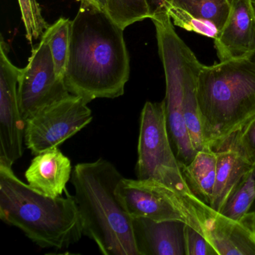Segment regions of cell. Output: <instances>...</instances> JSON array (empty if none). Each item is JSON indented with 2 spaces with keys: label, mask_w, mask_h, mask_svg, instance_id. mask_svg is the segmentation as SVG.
Returning a JSON list of instances; mask_svg holds the SVG:
<instances>
[{
  "label": "cell",
  "mask_w": 255,
  "mask_h": 255,
  "mask_svg": "<svg viewBox=\"0 0 255 255\" xmlns=\"http://www.w3.org/2000/svg\"><path fill=\"white\" fill-rule=\"evenodd\" d=\"M129 72L124 29L104 10L81 3L72 20L65 74L70 93L88 104L119 98L125 93Z\"/></svg>",
  "instance_id": "cell-1"
},
{
  "label": "cell",
  "mask_w": 255,
  "mask_h": 255,
  "mask_svg": "<svg viewBox=\"0 0 255 255\" xmlns=\"http://www.w3.org/2000/svg\"><path fill=\"white\" fill-rule=\"evenodd\" d=\"M123 177L112 162L102 158L73 168L71 180L82 233L104 255H138L132 219L116 193Z\"/></svg>",
  "instance_id": "cell-2"
},
{
  "label": "cell",
  "mask_w": 255,
  "mask_h": 255,
  "mask_svg": "<svg viewBox=\"0 0 255 255\" xmlns=\"http://www.w3.org/2000/svg\"><path fill=\"white\" fill-rule=\"evenodd\" d=\"M0 219L42 249L62 250L83 235L74 196H45L19 179L12 167L1 164Z\"/></svg>",
  "instance_id": "cell-3"
},
{
  "label": "cell",
  "mask_w": 255,
  "mask_h": 255,
  "mask_svg": "<svg viewBox=\"0 0 255 255\" xmlns=\"http://www.w3.org/2000/svg\"><path fill=\"white\" fill-rule=\"evenodd\" d=\"M198 101L205 145L219 151L255 116V63L250 59L203 65Z\"/></svg>",
  "instance_id": "cell-4"
},
{
  "label": "cell",
  "mask_w": 255,
  "mask_h": 255,
  "mask_svg": "<svg viewBox=\"0 0 255 255\" xmlns=\"http://www.w3.org/2000/svg\"><path fill=\"white\" fill-rule=\"evenodd\" d=\"M135 174L137 178L153 180L172 192L188 225L203 234L216 211L197 198L186 183L170 141L163 101H147L141 110Z\"/></svg>",
  "instance_id": "cell-5"
},
{
  "label": "cell",
  "mask_w": 255,
  "mask_h": 255,
  "mask_svg": "<svg viewBox=\"0 0 255 255\" xmlns=\"http://www.w3.org/2000/svg\"><path fill=\"white\" fill-rule=\"evenodd\" d=\"M150 20L156 29L159 57L165 76V119L170 141L180 165L194 159L196 150L189 136L183 113V86L186 68L195 53L180 38L165 9L158 10Z\"/></svg>",
  "instance_id": "cell-6"
},
{
  "label": "cell",
  "mask_w": 255,
  "mask_h": 255,
  "mask_svg": "<svg viewBox=\"0 0 255 255\" xmlns=\"http://www.w3.org/2000/svg\"><path fill=\"white\" fill-rule=\"evenodd\" d=\"M81 97L71 95L26 121L25 144L33 155L58 147L92 122V110Z\"/></svg>",
  "instance_id": "cell-7"
},
{
  "label": "cell",
  "mask_w": 255,
  "mask_h": 255,
  "mask_svg": "<svg viewBox=\"0 0 255 255\" xmlns=\"http://www.w3.org/2000/svg\"><path fill=\"white\" fill-rule=\"evenodd\" d=\"M23 68L18 87L19 107L25 121L50 104L71 95L65 80L55 71L50 47L44 36Z\"/></svg>",
  "instance_id": "cell-8"
},
{
  "label": "cell",
  "mask_w": 255,
  "mask_h": 255,
  "mask_svg": "<svg viewBox=\"0 0 255 255\" xmlns=\"http://www.w3.org/2000/svg\"><path fill=\"white\" fill-rule=\"evenodd\" d=\"M8 44L0 41V164L12 167L23 156L26 121L19 107V80L23 68L8 58Z\"/></svg>",
  "instance_id": "cell-9"
},
{
  "label": "cell",
  "mask_w": 255,
  "mask_h": 255,
  "mask_svg": "<svg viewBox=\"0 0 255 255\" xmlns=\"http://www.w3.org/2000/svg\"><path fill=\"white\" fill-rule=\"evenodd\" d=\"M116 193L122 207L132 219L180 220L187 224L174 194L153 180L123 177L116 188Z\"/></svg>",
  "instance_id": "cell-10"
},
{
  "label": "cell",
  "mask_w": 255,
  "mask_h": 255,
  "mask_svg": "<svg viewBox=\"0 0 255 255\" xmlns=\"http://www.w3.org/2000/svg\"><path fill=\"white\" fill-rule=\"evenodd\" d=\"M229 17L214 39L220 62L249 59L255 51V13L252 0H231Z\"/></svg>",
  "instance_id": "cell-11"
},
{
  "label": "cell",
  "mask_w": 255,
  "mask_h": 255,
  "mask_svg": "<svg viewBox=\"0 0 255 255\" xmlns=\"http://www.w3.org/2000/svg\"><path fill=\"white\" fill-rule=\"evenodd\" d=\"M180 220L132 219V230L138 255H186L184 227Z\"/></svg>",
  "instance_id": "cell-12"
},
{
  "label": "cell",
  "mask_w": 255,
  "mask_h": 255,
  "mask_svg": "<svg viewBox=\"0 0 255 255\" xmlns=\"http://www.w3.org/2000/svg\"><path fill=\"white\" fill-rule=\"evenodd\" d=\"M203 235L219 255H255V212H249L240 221L232 220L217 212Z\"/></svg>",
  "instance_id": "cell-13"
},
{
  "label": "cell",
  "mask_w": 255,
  "mask_h": 255,
  "mask_svg": "<svg viewBox=\"0 0 255 255\" xmlns=\"http://www.w3.org/2000/svg\"><path fill=\"white\" fill-rule=\"evenodd\" d=\"M69 158L59 147L35 155L25 173L27 184L42 195L51 198L62 196L72 175Z\"/></svg>",
  "instance_id": "cell-14"
},
{
  "label": "cell",
  "mask_w": 255,
  "mask_h": 255,
  "mask_svg": "<svg viewBox=\"0 0 255 255\" xmlns=\"http://www.w3.org/2000/svg\"><path fill=\"white\" fill-rule=\"evenodd\" d=\"M217 152L216 184L210 207L219 212L253 164L234 149L225 148Z\"/></svg>",
  "instance_id": "cell-15"
},
{
  "label": "cell",
  "mask_w": 255,
  "mask_h": 255,
  "mask_svg": "<svg viewBox=\"0 0 255 255\" xmlns=\"http://www.w3.org/2000/svg\"><path fill=\"white\" fill-rule=\"evenodd\" d=\"M217 152L210 146L197 152L188 165H180L188 186L197 198L210 206L216 184Z\"/></svg>",
  "instance_id": "cell-16"
},
{
  "label": "cell",
  "mask_w": 255,
  "mask_h": 255,
  "mask_svg": "<svg viewBox=\"0 0 255 255\" xmlns=\"http://www.w3.org/2000/svg\"><path fill=\"white\" fill-rule=\"evenodd\" d=\"M203 65L195 54L186 68L183 86V113L191 141L197 152L205 147L198 101V82Z\"/></svg>",
  "instance_id": "cell-17"
},
{
  "label": "cell",
  "mask_w": 255,
  "mask_h": 255,
  "mask_svg": "<svg viewBox=\"0 0 255 255\" xmlns=\"http://www.w3.org/2000/svg\"><path fill=\"white\" fill-rule=\"evenodd\" d=\"M71 25L72 20L61 17L42 35L50 47L56 75L64 80L69 56Z\"/></svg>",
  "instance_id": "cell-18"
},
{
  "label": "cell",
  "mask_w": 255,
  "mask_h": 255,
  "mask_svg": "<svg viewBox=\"0 0 255 255\" xmlns=\"http://www.w3.org/2000/svg\"><path fill=\"white\" fill-rule=\"evenodd\" d=\"M168 3L183 8L198 18L214 23L219 32L225 26L231 8V0H171Z\"/></svg>",
  "instance_id": "cell-19"
},
{
  "label": "cell",
  "mask_w": 255,
  "mask_h": 255,
  "mask_svg": "<svg viewBox=\"0 0 255 255\" xmlns=\"http://www.w3.org/2000/svg\"><path fill=\"white\" fill-rule=\"evenodd\" d=\"M105 12L124 30L153 16L148 0H106Z\"/></svg>",
  "instance_id": "cell-20"
},
{
  "label": "cell",
  "mask_w": 255,
  "mask_h": 255,
  "mask_svg": "<svg viewBox=\"0 0 255 255\" xmlns=\"http://www.w3.org/2000/svg\"><path fill=\"white\" fill-rule=\"evenodd\" d=\"M255 201V180L252 168L233 191L219 213L232 220H242L250 212Z\"/></svg>",
  "instance_id": "cell-21"
},
{
  "label": "cell",
  "mask_w": 255,
  "mask_h": 255,
  "mask_svg": "<svg viewBox=\"0 0 255 255\" xmlns=\"http://www.w3.org/2000/svg\"><path fill=\"white\" fill-rule=\"evenodd\" d=\"M163 8L168 13L173 23L185 30L195 32L213 39L219 34V29L214 23L198 18L183 8H179L171 3L165 4Z\"/></svg>",
  "instance_id": "cell-22"
},
{
  "label": "cell",
  "mask_w": 255,
  "mask_h": 255,
  "mask_svg": "<svg viewBox=\"0 0 255 255\" xmlns=\"http://www.w3.org/2000/svg\"><path fill=\"white\" fill-rule=\"evenodd\" d=\"M22 20L26 30V38L29 43L42 36L47 28L41 8L37 0H18Z\"/></svg>",
  "instance_id": "cell-23"
},
{
  "label": "cell",
  "mask_w": 255,
  "mask_h": 255,
  "mask_svg": "<svg viewBox=\"0 0 255 255\" xmlns=\"http://www.w3.org/2000/svg\"><path fill=\"white\" fill-rule=\"evenodd\" d=\"M234 149L249 162H255V116L224 144L220 150Z\"/></svg>",
  "instance_id": "cell-24"
},
{
  "label": "cell",
  "mask_w": 255,
  "mask_h": 255,
  "mask_svg": "<svg viewBox=\"0 0 255 255\" xmlns=\"http://www.w3.org/2000/svg\"><path fill=\"white\" fill-rule=\"evenodd\" d=\"M184 240L186 255H219L204 236L188 224L184 227Z\"/></svg>",
  "instance_id": "cell-25"
},
{
  "label": "cell",
  "mask_w": 255,
  "mask_h": 255,
  "mask_svg": "<svg viewBox=\"0 0 255 255\" xmlns=\"http://www.w3.org/2000/svg\"><path fill=\"white\" fill-rule=\"evenodd\" d=\"M170 2L171 0H148L149 5L153 14L157 10L163 8L164 5Z\"/></svg>",
  "instance_id": "cell-26"
},
{
  "label": "cell",
  "mask_w": 255,
  "mask_h": 255,
  "mask_svg": "<svg viewBox=\"0 0 255 255\" xmlns=\"http://www.w3.org/2000/svg\"><path fill=\"white\" fill-rule=\"evenodd\" d=\"M81 3L87 4L105 11L106 0H79Z\"/></svg>",
  "instance_id": "cell-27"
},
{
  "label": "cell",
  "mask_w": 255,
  "mask_h": 255,
  "mask_svg": "<svg viewBox=\"0 0 255 255\" xmlns=\"http://www.w3.org/2000/svg\"><path fill=\"white\" fill-rule=\"evenodd\" d=\"M252 174H253L254 179H255V162L253 164V165H252ZM250 211L255 212V202H254L253 206H252Z\"/></svg>",
  "instance_id": "cell-28"
},
{
  "label": "cell",
  "mask_w": 255,
  "mask_h": 255,
  "mask_svg": "<svg viewBox=\"0 0 255 255\" xmlns=\"http://www.w3.org/2000/svg\"><path fill=\"white\" fill-rule=\"evenodd\" d=\"M249 59H251V60L252 61V62H255V53H253V54L252 55V56H251Z\"/></svg>",
  "instance_id": "cell-29"
},
{
  "label": "cell",
  "mask_w": 255,
  "mask_h": 255,
  "mask_svg": "<svg viewBox=\"0 0 255 255\" xmlns=\"http://www.w3.org/2000/svg\"><path fill=\"white\" fill-rule=\"evenodd\" d=\"M252 6H253L254 11L255 13V0H252Z\"/></svg>",
  "instance_id": "cell-30"
}]
</instances>
